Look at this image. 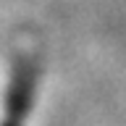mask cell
<instances>
[{
	"instance_id": "obj_1",
	"label": "cell",
	"mask_w": 126,
	"mask_h": 126,
	"mask_svg": "<svg viewBox=\"0 0 126 126\" xmlns=\"http://www.w3.org/2000/svg\"><path fill=\"white\" fill-rule=\"evenodd\" d=\"M34 81H37L34 53H18L5 92V121L0 126H24V118L32 110V100H34Z\"/></svg>"
}]
</instances>
